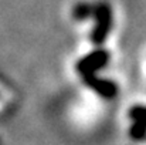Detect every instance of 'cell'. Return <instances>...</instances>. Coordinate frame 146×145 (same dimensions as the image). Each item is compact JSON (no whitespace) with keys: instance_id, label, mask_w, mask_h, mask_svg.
Masks as SVG:
<instances>
[{"instance_id":"cell-1","label":"cell","mask_w":146,"mask_h":145,"mask_svg":"<svg viewBox=\"0 0 146 145\" xmlns=\"http://www.w3.org/2000/svg\"><path fill=\"white\" fill-rule=\"evenodd\" d=\"M97 20L95 23V29L91 34L92 41L95 44H102L111 30V24H112V10L106 3H97L95 6H92L91 10V16Z\"/></svg>"},{"instance_id":"cell-2","label":"cell","mask_w":146,"mask_h":145,"mask_svg":"<svg viewBox=\"0 0 146 145\" xmlns=\"http://www.w3.org/2000/svg\"><path fill=\"white\" fill-rule=\"evenodd\" d=\"M109 60V54L108 51L105 50H97L91 54H88L87 57H84L78 65H77V70L80 71V74L82 76V78H90L92 76H95V71L102 68L104 65H106Z\"/></svg>"},{"instance_id":"cell-3","label":"cell","mask_w":146,"mask_h":145,"mask_svg":"<svg viewBox=\"0 0 146 145\" xmlns=\"http://www.w3.org/2000/svg\"><path fill=\"white\" fill-rule=\"evenodd\" d=\"M85 84L88 87H91L92 90H95L98 94H101L105 98H113L118 93V88L116 86L112 83V81H108V80H101L98 78L97 76H92L90 78H85L84 80Z\"/></svg>"},{"instance_id":"cell-4","label":"cell","mask_w":146,"mask_h":145,"mask_svg":"<svg viewBox=\"0 0 146 145\" xmlns=\"http://www.w3.org/2000/svg\"><path fill=\"white\" fill-rule=\"evenodd\" d=\"M131 137L133 140H145L146 138V122L135 121V124L131 127Z\"/></svg>"},{"instance_id":"cell-5","label":"cell","mask_w":146,"mask_h":145,"mask_svg":"<svg viewBox=\"0 0 146 145\" xmlns=\"http://www.w3.org/2000/svg\"><path fill=\"white\" fill-rule=\"evenodd\" d=\"M131 118L133 121H142V122H146V107H133L129 112Z\"/></svg>"}]
</instances>
